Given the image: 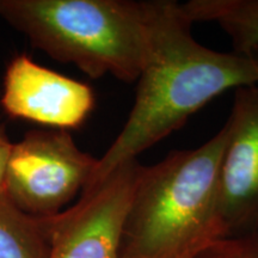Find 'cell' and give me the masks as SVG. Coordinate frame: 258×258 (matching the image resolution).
<instances>
[{"mask_svg": "<svg viewBox=\"0 0 258 258\" xmlns=\"http://www.w3.org/2000/svg\"><path fill=\"white\" fill-rule=\"evenodd\" d=\"M46 217H32L0 194V258H48Z\"/></svg>", "mask_w": 258, "mask_h": 258, "instance_id": "obj_9", "label": "cell"}, {"mask_svg": "<svg viewBox=\"0 0 258 258\" xmlns=\"http://www.w3.org/2000/svg\"><path fill=\"white\" fill-rule=\"evenodd\" d=\"M219 177L224 237L258 227V85L234 90Z\"/></svg>", "mask_w": 258, "mask_h": 258, "instance_id": "obj_7", "label": "cell"}, {"mask_svg": "<svg viewBox=\"0 0 258 258\" xmlns=\"http://www.w3.org/2000/svg\"><path fill=\"white\" fill-rule=\"evenodd\" d=\"M12 145L14 143L10 140L5 125L0 123V194L3 195H5L6 167H8Z\"/></svg>", "mask_w": 258, "mask_h": 258, "instance_id": "obj_11", "label": "cell"}, {"mask_svg": "<svg viewBox=\"0 0 258 258\" xmlns=\"http://www.w3.org/2000/svg\"><path fill=\"white\" fill-rule=\"evenodd\" d=\"M143 165L138 159L122 164L78 201L46 217L48 258H120L124 221Z\"/></svg>", "mask_w": 258, "mask_h": 258, "instance_id": "obj_5", "label": "cell"}, {"mask_svg": "<svg viewBox=\"0 0 258 258\" xmlns=\"http://www.w3.org/2000/svg\"><path fill=\"white\" fill-rule=\"evenodd\" d=\"M167 0H0V18L36 49L90 78L135 83Z\"/></svg>", "mask_w": 258, "mask_h": 258, "instance_id": "obj_2", "label": "cell"}, {"mask_svg": "<svg viewBox=\"0 0 258 258\" xmlns=\"http://www.w3.org/2000/svg\"><path fill=\"white\" fill-rule=\"evenodd\" d=\"M196 258H258V227L246 233L221 238Z\"/></svg>", "mask_w": 258, "mask_h": 258, "instance_id": "obj_10", "label": "cell"}, {"mask_svg": "<svg viewBox=\"0 0 258 258\" xmlns=\"http://www.w3.org/2000/svg\"><path fill=\"white\" fill-rule=\"evenodd\" d=\"M97 160L80 150L69 131L38 129L12 145L5 196L32 217L66 209L91 179Z\"/></svg>", "mask_w": 258, "mask_h": 258, "instance_id": "obj_4", "label": "cell"}, {"mask_svg": "<svg viewBox=\"0 0 258 258\" xmlns=\"http://www.w3.org/2000/svg\"><path fill=\"white\" fill-rule=\"evenodd\" d=\"M180 6L192 24L219 25L231 38L234 51H258V0H189Z\"/></svg>", "mask_w": 258, "mask_h": 258, "instance_id": "obj_8", "label": "cell"}, {"mask_svg": "<svg viewBox=\"0 0 258 258\" xmlns=\"http://www.w3.org/2000/svg\"><path fill=\"white\" fill-rule=\"evenodd\" d=\"M225 123L207 143L144 166L124 221L120 258H196L224 238L219 177Z\"/></svg>", "mask_w": 258, "mask_h": 258, "instance_id": "obj_3", "label": "cell"}, {"mask_svg": "<svg viewBox=\"0 0 258 258\" xmlns=\"http://www.w3.org/2000/svg\"><path fill=\"white\" fill-rule=\"evenodd\" d=\"M191 25L180 3L167 0L152 55L135 82L137 92L127 121L98 158L86 186L105 178L122 164L138 159L215 97L258 85V51L211 49L194 38Z\"/></svg>", "mask_w": 258, "mask_h": 258, "instance_id": "obj_1", "label": "cell"}, {"mask_svg": "<svg viewBox=\"0 0 258 258\" xmlns=\"http://www.w3.org/2000/svg\"><path fill=\"white\" fill-rule=\"evenodd\" d=\"M96 104L93 89L18 54L6 67L0 105L9 116L50 129L78 128Z\"/></svg>", "mask_w": 258, "mask_h": 258, "instance_id": "obj_6", "label": "cell"}]
</instances>
